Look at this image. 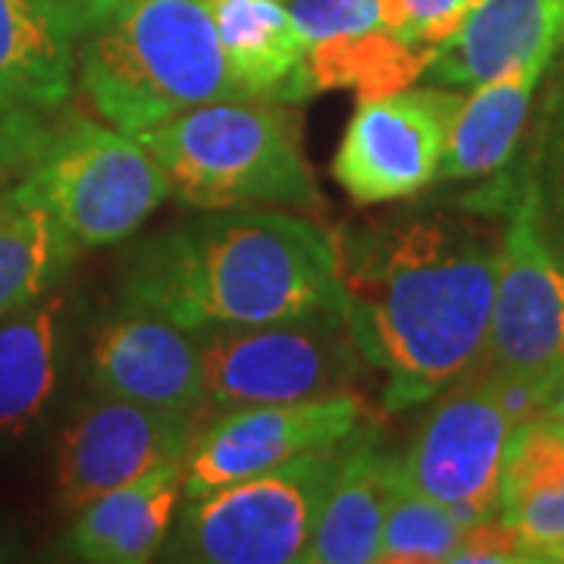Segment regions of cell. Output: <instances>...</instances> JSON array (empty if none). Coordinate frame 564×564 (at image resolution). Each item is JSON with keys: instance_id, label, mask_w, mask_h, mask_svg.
<instances>
[{"instance_id": "5", "label": "cell", "mask_w": 564, "mask_h": 564, "mask_svg": "<svg viewBox=\"0 0 564 564\" xmlns=\"http://www.w3.org/2000/svg\"><path fill=\"white\" fill-rule=\"evenodd\" d=\"M170 195L163 166L135 135L69 113L3 198L47 210L82 251L129 239Z\"/></svg>"}, {"instance_id": "18", "label": "cell", "mask_w": 564, "mask_h": 564, "mask_svg": "<svg viewBox=\"0 0 564 564\" xmlns=\"http://www.w3.org/2000/svg\"><path fill=\"white\" fill-rule=\"evenodd\" d=\"M499 518L518 533L530 562L564 564V426L545 414L511 433Z\"/></svg>"}, {"instance_id": "24", "label": "cell", "mask_w": 564, "mask_h": 564, "mask_svg": "<svg viewBox=\"0 0 564 564\" xmlns=\"http://www.w3.org/2000/svg\"><path fill=\"white\" fill-rule=\"evenodd\" d=\"M464 524L445 511L443 505L423 496L399 467L395 489L386 508L383 533H380V558L389 564H430L448 562L462 540Z\"/></svg>"}, {"instance_id": "26", "label": "cell", "mask_w": 564, "mask_h": 564, "mask_svg": "<svg viewBox=\"0 0 564 564\" xmlns=\"http://www.w3.org/2000/svg\"><path fill=\"white\" fill-rule=\"evenodd\" d=\"M477 7L480 0H395L392 35L433 51L452 39Z\"/></svg>"}, {"instance_id": "22", "label": "cell", "mask_w": 564, "mask_h": 564, "mask_svg": "<svg viewBox=\"0 0 564 564\" xmlns=\"http://www.w3.org/2000/svg\"><path fill=\"white\" fill-rule=\"evenodd\" d=\"M63 304L41 295L0 321V433H22L54 395Z\"/></svg>"}, {"instance_id": "29", "label": "cell", "mask_w": 564, "mask_h": 564, "mask_svg": "<svg viewBox=\"0 0 564 564\" xmlns=\"http://www.w3.org/2000/svg\"><path fill=\"white\" fill-rule=\"evenodd\" d=\"M543 414L549 417V421H555L558 426H564V380L552 389V395H549V402H545Z\"/></svg>"}, {"instance_id": "12", "label": "cell", "mask_w": 564, "mask_h": 564, "mask_svg": "<svg viewBox=\"0 0 564 564\" xmlns=\"http://www.w3.org/2000/svg\"><path fill=\"white\" fill-rule=\"evenodd\" d=\"M73 91L76 41L47 3L0 0V180L32 170L69 117Z\"/></svg>"}, {"instance_id": "15", "label": "cell", "mask_w": 564, "mask_h": 564, "mask_svg": "<svg viewBox=\"0 0 564 564\" xmlns=\"http://www.w3.org/2000/svg\"><path fill=\"white\" fill-rule=\"evenodd\" d=\"M564 47V0H480L443 44L433 47L426 79L474 88Z\"/></svg>"}, {"instance_id": "4", "label": "cell", "mask_w": 564, "mask_h": 564, "mask_svg": "<svg viewBox=\"0 0 564 564\" xmlns=\"http://www.w3.org/2000/svg\"><path fill=\"white\" fill-rule=\"evenodd\" d=\"M135 139L161 163L173 198L198 210H317L321 188L302 151L299 117L267 98L192 107Z\"/></svg>"}, {"instance_id": "11", "label": "cell", "mask_w": 564, "mask_h": 564, "mask_svg": "<svg viewBox=\"0 0 564 564\" xmlns=\"http://www.w3.org/2000/svg\"><path fill=\"white\" fill-rule=\"evenodd\" d=\"M458 104L462 95L455 91L414 85L358 101L333 161V176L348 198L404 202L440 180Z\"/></svg>"}, {"instance_id": "2", "label": "cell", "mask_w": 564, "mask_h": 564, "mask_svg": "<svg viewBox=\"0 0 564 564\" xmlns=\"http://www.w3.org/2000/svg\"><path fill=\"white\" fill-rule=\"evenodd\" d=\"M122 307L166 317L198 339L345 317L339 236L289 210H207L132 251Z\"/></svg>"}, {"instance_id": "28", "label": "cell", "mask_w": 564, "mask_h": 564, "mask_svg": "<svg viewBox=\"0 0 564 564\" xmlns=\"http://www.w3.org/2000/svg\"><path fill=\"white\" fill-rule=\"evenodd\" d=\"M54 20L73 41L88 39L91 32L104 29L110 20H117L122 10H129L135 0H44Z\"/></svg>"}, {"instance_id": "13", "label": "cell", "mask_w": 564, "mask_h": 564, "mask_svg": "<svg viewBox=\"0 0 564 564\" xmlns=\"http://www.w3.org/2000/svg\"><path fill=\"white\" fill-rule=\"evenodd\" d=\"M207 414L107 399L85 408L57 443V499L79 511L107 492L185 462Z\"/></svg>"}, {"instance_id": "23", "label": "cell", "mask_w": 564, "mask_h": 564, "mask_svg": "<svg viewBox=\"0 0 564 564\" xmlns=\"http://www.w3.org/2000/svg\"><path fill=\"white\" fill-rule=\"evenodd\" d=\"M73 258L76 248L47 210L7 202L0 210V321L47 295Z\"/></svg>"}, {"instance_id": "10", "label": "cell", "mask_w": 564, "mask_h": 564, "mask_svg": "<svg viewBox=\"0 0 564 564\" xmlns=\"http://www.w3.org/2000/svg\"><path fill=\"white\" fill-rule=\"evenodd\" d=\"M367 426V402L355 389L321 399L232 408L198 430L185 455V496L198 499L307 452L339 448Z\"/></svg>"}, {"instance_id": "1", "label": "cell", "mask_w": 564, "mask_h": 564, "mask_svg": "<svg viewBox=\"0 0 564 564\" xmlns=\"http://www.w3.org/2000/svg\"><path fill=\"white\" fill-rule=\"evenodd\" d=\"M502 239L445 210L402 214L339 236L345 323L386 373L383 404L408 411L486 361Z\"/></svg>"}, {"instance_id": "30", "label": "cell", "mask_w": 564, "mask_h": 564, "mask_svg": "<svg viewBox=\"0 0 564 564\" xmlns=\"http://www.w3.org/2000/svg\"><path fill=\"white\" fill-rule=\"evenodd\" d=\"M3 207H7V202H3V198H0V210H3Z\"/></svg>"}, {"instance_id": "19", "label": "cell", "mask_w": 564, "mask_h": 564, "mask_svg": "<svg viewBox=\"0 0 564 564\" xmlns=\"http://www.w3.org/2000/svg\"><path fill=\"white\" fill-rule=\"evenodd\" d=\"M549 63V57L521 63L496 79L474 85V91L462 98L448 129L443 180H484L502 170L521 139L533 91Z\"/></svg>"}, {"instance_id": "6", "label": "cell", "mask_w": 564, "mask_h": 564, "mask_svg": "<svg viewBox=\"0 0 564 564\" xmlns=\"http://www.w3.org/2000/svg\"><path fill=\"white\" fill-rule=\"evenodd\" d=\"M339 462L343 445L307 452L188 499L163 543V555L198 564L304 562Z\"/></svg>"}, {"instance_id": "8", "label": "cell", "mask_w": 564, "mask_h": 564, "mask_svg": "<svg viewBox=\"0 0 564 564\" xmlns=\"http://www.w3.org/2000/svg\"><path fill=\"white\" fill-rule=\"evenodd\" d=\"M484 370L527 383L545 402L564 380V267L545 242L533 182L514 204L499 245Z\"/></svg>"}, {"instance_id": "20", "label": "cell", "mask_w": 564, "mask_h": 564, "mask_svg": "<svg viewBox=\"0 0 564 564\" xmlns=\"http://www.w3.org/2000/svg\"><path fill=\"white\" fill-rule=\"evenodd\" d=\"M223 57L245 95L289 101L302 73L307 41L289 7L276 0H207Z\"/></svg>"}, {"instance_id": "27", "label": "cell", "mask_w": 564, "mask_h": 564, "mask_svg": "<svg viewBox=\"0 0 564 564\" xmlns=\"http://www.w3.org/2000/svg\"><path fill=\"white\" fill-rule=\"evenodd\" d=\"M455 564H530L527 549L518 540V533L505 524L502 518H486L464 524L462 540L455 545L452 558Z\"/></svg>"}, {"instance_id": "3", "label": "cell", "mask_w": 564, "mask_h": 564, "mask_svg": "<svg viewBox=\"0 0 564 564\" xmlns=\"http://www.w3.org/2000/svg\"><path fill=\"white\" fill-rule=\"evenodd\" d=\"M82 41V98L126 135L158 129L202 104L251 98L226 66L207 0H135Z\"/></svg>"}, {"instance_id": "17", "label": "cell", "mask_w": 564, "mask_h": 564, "mask_svg": "<svg viewBox=\"0 0 564 564\" xmlns=\"http://www.w3.org/2000/svg\"><path fill=\"white\" fill-rule=\"evenodd\" d=\"M185 462L158 467L79 508L66 549L95 564H144L158 558L185 496Z\"/></svg>"}, {"instance_id": "14", "label": "cell", "mask_w": 564, "mask_h": 564, "mask_svg": "<svg viewBox=\"0 0 564 564\" xmlns=\"http://www.w3.org/2000/svg\"><path fill=\"white\" fill-rule=\"evenodd\" d=\"M91 386L107 399L210 414L198 336L139 307H122L98 329Z\"/></svg>"}, {"instance_id": "16", "label": "cell", "mask_w": 564, "mask_h": 564, "mask_svg": "<svg viewBox=\"0 0 564 564\" xmlns=\"http://www.w3.org/2000/svg\"><path fill=\"white\" fill-rule=\"evenodd\" d=\"M402 455L380 445L377 423H367L343 445L336 480L323 499L307 564H370L380 558L386 508L395 489Z\"/></svg>"}, {"instance_id": "7", "label": "cell", "mask_w": 564, "mask_h": 564, "mask_svg": "<svg viewBox=\"0 0 564 564\" xmlns=\"http://www.w3.org/2000/svg\"><path fill=\"white\" fill-rule=\"evenodd\" d=\"M198 343L210 417L351 389L367 364L343 314L214 333Z\"/></svg>"}, {"instance_id": "21", "label": "cell", "mask_w": 564, "mask_h": 564, "mask_svg": "<svg viewBox=\"0 0 564 564\" xmlns=\"http://www.w3.org/2000/svg\"><path fill=\"white\" fill-rule=\"evenodd\" d=\"M433 51L402 41L389 29H367L307 44L302 73L289 101H307L336 88H348L358 101L383 98L411 88L430 66Z\"/></svg>"}, {"instance_id": "25", "label": "cell", "mask_w": 564, "mask_h": 564, "mask_svg": "<svg viewBox=\"0 0 564 564\" xmlns=\"http://www.w3.org/2000/svg\"><path fill=\"white\" fill-rule=\"evenodd\" d=\"M292 20L307 44L367 29H386L389 0H292Z\"/></svg>"}, {"instance_id": "9", "label": "cell", "mask_w": 564, "mask_h": 564, "mask_svg": "<svg viewBox=\"0 0 564 564\" xmlns=\"http://www.w3.org/2000/svg\"><path fill=\"white\" fill-rule=\"evenodd\" d=\"M521 421L484 367L436 395L411 448L408 480L462 524L499 514L505 452Z\"/></svg>"}]
</instances>
